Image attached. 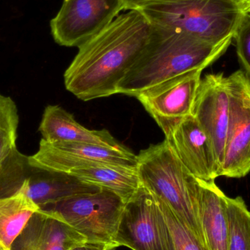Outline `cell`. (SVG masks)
Returning <instances> with one entry per match:
<instances>
[{"instance_id":"cell-25","label":"cell","mask_w":250,"mask_h":250,"mask_svg":"<svg viewBox=\"0 0 250 250\" xmlns=\"http://www.w3.org/2000/svg\"><path fill=\"white\" fill-rule=\"evenodd\" d=\"M0 250H7L6 249V248H4V247L2 245H1V244H0Z\"/></svg>"},{"instance_id":"cell-13","label":"cell","mask_w":250,"mask_h":250,"mask_svg":"<svg viewBox=\"0 0 250 250\" xmlns=\"http://www.w3.org/2000/svg\"><path fill=\"white\" fill-rule=\"evenodd\" d=\"M86 239L63 220L38 209L8 250H70Z\"/></svg>"},{"instance_id":"cell-14","label":"cell","mask_w":250,"mask_h":250,"mask_svg":"<svg viewBox=\"0 0 250 250\" xmlns=\"http://www.w3.org/2000/svg\"><path fill=\"white\" fill-rule=\"evenodd\" d=\"M198 181V218L208 250H229L228 197L215 181Z\"/></svg>"},{"instance_id":"cell-2","label":"cell","mask_w":250,"mask_h":250,"mask_svg":"<svg viewBox=\"0 0 250 250\" xmlns=\"http://www.w3.org/2000/svg\"><path fill=\"white\" fill-rule=\"evenodd\" d=\"M204 41L183 31L152 25L144 51L118 86V94L136 97L143 91L217 61L232 42Z\"/></svg>"},{"instance_id":"cell-10","label":"cell","mask_w":250,"mask_h":250,"mask_svg":"<svg viewBox=\"0 0 250 250\" xmlns=\"http://www.w3.org/2000/svg\"><path fill=\"white\" fill-rule=\"evenodd\" d=\"M202 71L184 73L143 91L135 98L163 129L192 115Z\"/></svg>"},{"instance_id":"cell-12","label":"cell","mask_w":250,"mask_h":250,"mask_svg":"<svg viewBox=\"0 0 250 250\" xmlns=\"http://www.w3.org/2000/svg\"><path fill=\"white\" fill-rule=\"evenodd\" d=\"M192 115L212 143L220 173L230 116V98L224 73L208 74L201 79Z\"/></svg>"},{"instance_id":"cell-6","label":"cell","mask_w":250,"mask_h":250,"mask_svg":"<svg viewBox=\"0 0 250 250\" xmlns=\"http://www.w3.org/2000/svg\"><path fill=\"white\" fill-rule=\"evenodd\" d=\"M125 201L106 189L41 206L39 209L58 217L92 243L117 248L115 239Z\"/></svg>"},{"instance_id":"cell-15","label":"cell","mask_w":250,"mask_h":250,"mask_svg":"<svg viewBox=\"0 0 250 250\" xmlns=\"http://www.w3.org/2000/svg\"><path fill=\"white\" fill-rule=\"evenodd\" d=\"M39 131L46 142L90 144L112 148L125 146L114 138L107 129H89L79 124L73 114L59 106L48 105L45 108Z\"/></svg>"},{"instance_id":"cell-5","label":"cell","mask_w":250,"mask_h":250,"mask_svg":"<svg viewBox=\"0 0 250 250\" xmlns=\"http://www.w3.org/2000/svg\"><path fill=\"white\" fill-rule=\"evenodd\" d=\"M101 189L70 173L32 164L17 147L0 166V198L21 192L38 207Z\"/></svg>"},{"instance_id":"cell-1","label":"cell","mask_w":250,"mask_h":250,"mask_svg":"<svg viewBox=\"0 0 250 250\" xmlns=\"http://www.w3.org/2000/svg\"><path fill=\"white\" fill-rule=\"evenodd\" d=\"M152 25L138 10L119 15L79 47L64 75L66 89L83 101L118 94V86L138 60Z\"/></svg>"},{"instance_id":"cell-16","label":"cell","mask_w":250,"mask_h":250,"mask_svg":"<svg viewBox=\"0 0 250 250\" xmlns=\"http://www.w3.org/2000/svg\"><path fill=\"white\" fill-rule=\"evenodd\" d=\"M68 173L79 179L108 189L127 202L141 187L137 169L124 168L109 165L79 167Z\"/></svg>"},{"instance_id":"cell-17","label":"cell","mask_w":250,"mask_h":250,"mask_svg":"<svg viewBox=\"0 0 250 250\" xmlns=\"http://www.w3.org/2000/svg\"><path fill=\"white\" fill-rule=\"evenodd\" d=\"M38 209V206L21 192L0 198V244L8 250Z\"/></svg>"},{"instance_id":"cell-3","label":"cell","mask_w":250,"mask_h":250,"mask_svg":"<svg viewBox=\"0 0 250 250\" xmlns=\"http://www.w3.org/2000/svg\"><path fill=\"white\" fill-rule=\"evenodd\" d=\"M137 157L141 186L163 201L206 245L198 218L197 178L184 166L166 140L141 150Z\"/></svg>"},{"instance_id":"cell-20","label":"cell","mask_w":250,"mask_h":250,"mask_svg":"<svg viewBox=\"0 0 250 250\" xmlns=\"http://www.w3.org/2000/svg\"><path fill=\"white\" fill-rule=\"evenodd\" d=\"M156 198L170 229L175 250H208L163 201Z\"/></svg>"},{"instance_id":"cell-8","label":"cell","mask_w":250,"mask_h":250,"mask_svg":"<svg viewBox=\"0 0 250 250\" xmlns=\"http://www.w3.org/2000/svg\"><path fill=\"white\" fill-rule=\"evenodd\" d=\"M123 10V0H64L51 21V34L59 45L79 48L102 32Z\"/></svg>"},{"instance_id":"cell-24","label":"cell","mask_w":250,"mask_h":250,"mask_svg":"<svg viewBox=\"0 0 250 250\" xmlns=\"http://www.w3.org/2000/svg\"><path fill=\"white\" fill-rule=\"evenodd\" d=\"M245 13H250V0H240Z\"/></svg>"},{"instance_id":"cell-23","label":"cell","mask_w":250,"mask_h":250,"mask_svg":"<svg viewBox=\"0 0 250 250\" xmlns=\"http://www.w3.org/2000/svg\"><path fill=\"white\" fill-rule=\"evenodd\" d=\"M154 0H123V8L125 11L138 10L144 4Z\"/></svg>"},{"instance_id":"cell-22","label":"cell","mask_w":250,"mask_h":250,"mask_svg":"<svg viewBox=\"0 0 250 250\" xmlns=\"http://www.w3.org/2000/svg\"><path fill=\"white\" fill-rule=\"evenodd\" d=\"M115 249V247L113 245L86 242L82 245L74 247L70 250H114Z\"/></svg>"},{"instance_id":"cell-19","label":"cell","mask_w":250,"mask_h":250,"mask_svg":"<svg viewBox=\"0 0 250 250\" xmlns=\"http://www.w3.org/2000/svg\"><path fill=\"white\" fill-rule=\"evenodd\" d=\"M19 120L14 101L0 94V166L16 147Z\"/></svg>"},{"instance_id":"cell-11","label":"cell","mask_w":250,"mask_h":250,"mask_svg":"<svg viewBox=\"0 0 250 250\" xmlns=\"http://www.w3.org/2000/svg\"><path fill=\"white\" fill-rule=\"evenodd\" d=\"M162 130L178 158L195 178L210 182L220 176L212 143L193 115Z\"/></svg>"},{"instance_id":"cell-18","label":"cell","mask_w":250,"mask_h":250,"mask_svg":"<svg viewBox=\"0 0 250 250\" xmlns=\"http://www.w3.org/2000/svg\"><path fill=\"white\" fill-rule=\"evenodd\" d=\"M229 250H250V211L242 197H228Z\"/></svg>"},{"instance_id":"cell-21","label":"cell","mask_w":250,"mask_h":250,"mask_svg":"<svg viewBox=\"0 0 250 250\" xmlns=\"http://www.w3.org/2000/svg\"><path fill=\"white\" fill-rule=\"evenodd\" d=\"M236 53L243 71L250 78V13H245L233 35Z\"/></svg>"},{"instance_id":"cell-4","label":"cell","mask_w":250,"mask_h":250,"mask_svg":"<svg viewBox=\"0 0 250 250\" xmlns=\"http://www.w3.org/2000/svg\"><path fill=\"white\" fill-rule=\"evenodd\" d=\"M151 25L220 43L233 39L245 14L240 0H154L138 9Z\"/></svg>"},{"instance_id":"cell-7","label":"cell","mask_w":250,"mask_h":250,"mask_svg":"<svg viewBox=\"0 0 250 250\" xmlns=\"http://www.w3.org/2000/svg\"><path fill=\"white\" fill-rule=\"evenodd\" d=\"M115 242L132 250H175L157 198L141 185L125 204Z\"/></svg>"},{"instance_id":"cell-9","label":"cell","mask_w":250,"mask_h":250,"mask_svg":"<svg viewBox=\"0 0 250 250\" xmlns=\"http://www.w3.org/2000/svg\"><path fill=\"white\" fill-rule=\"evenodd\" d=\"M227 82L230 116L220 176L242 178L250 172V79L240 70Z\"/></svg>"}]
</instances>
